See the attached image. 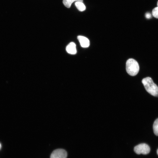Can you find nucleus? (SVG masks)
Instances as JSON below:
<instances>
[{"label": "nucleus", "mask_w": 158, "mask_h": 158, "mask_svg": "<svg viewBox=\"0 0 158 158\" xmlns=\"http://www.w3.org/2000/svg\"><path fill=\"white\" fill-rule=\"evenodd\" d=\"M75 5L77 8L80 11H83L86 9L85 5L82 1H76Z\"/></svg>", "instance_id": "7"}, {"label": "nucleus", "mask_w": 158, "mask_h": 158, "mask_svg": "<svg viewBox=\"0 0 158 158\" xmlns=\"http://www.w3.org/2000/svg\"><path fill=\"white\" fill-rule=\"evenodd\" d=\"M157 6H158V2H157Z\"/></svg>", "instance_id": "14"}, {"label": "nucleus", "mask_w": 158, "mask_h": 158, "mask_svg": "<svg viewBox=\"0 0 158 158\" xmlns=\"http://www.w3.org/2000/svg\"><path fill=\"white\" fill-rule=\"evenodd\" d=\"M142 82L147 92L153 96L158 97V86L151 78L147 77L144 78Z\"/></svg>", "instance_id": "1"}, {"label": "nucleus", "mask_w": 158, "mask_h": 158, "mask_svg": "<svg viewBox=\"0 0 158 158\" xmlns=\"http://www.w3.org/2000/svg\"><path fill=\"white\" fill-rule=\"evenodd\" d=\"M78 39L82 47L86 48L90 45V41L87 37L82 36H78Z\"/></svg>", "instance_id": "5"}, {"label": "nucleus", "mask_w": 158, "mask_h": 158, "mask_svg": "<svg viewBox=\"0 0 158 158\" xmlns=\"http://www.w3.org/2000/svg\"><path fill=\"white\" fill-rule=\"evenodd\" d=\"M145 16L147 18H149L151 16L150 14L149 13H147L146 14Z\"/></svg>", "instance_id": "11"}, {"label": "nucleus", "mask_w": 158, "mask_h": 158, "mask_svg": "<svg viewBox=\"0 0 158 158\" xmlns=\"http://www.w3.org/2000/svg\"><path fill=\"white\" fill-rule=\"evenodd\" d=\"M157 153L158 155V149H157Z\"/></svg>", "instance_id": "12"}, {"label": "nucleus", "mask_w": 158, "mask_h": 158, "mask_svg": "<svg viewBox=\"0 0 158 158\" xmlns=\"http://www.w3.org/2000/svg\"><path fill=\"white\" fill-rule=\"evenodd\" d=\"M75 1L83 2V0H63V3L65 6L67 8H70L72 4Z\"/></svg>", "instance_id": "8"}, {"label": "nucleus", "mask_w": 158, "mask_h": 158, "mask_svg": "<svg viewBox=\"0 0 158 158\" xmlns=\"http://www.w3.org/2000/svg\"><path fill=\"white\" fill-rule=\"evenodd\" d=\"M152 13L154 17L158 18V6L155 7L153 9Z\"/></svg>", "instance_id": "10"}, {"label": "nucleus", "mask_w": 158, "mask_h": 158, "mask_svg": "<svg viewBox=\"0 0 158 158\" xmlns=\"http://www.w3.org/2000/svg\"><path fill=\"white\" fill-rule=\"evenodd\" d=\"M67 156V153L65 150L58 149L53 151L50 158H66Z\"/></svg>", "instance_id": "4"}, {"label": "nucleus", "mask_w": 158, "mask_h": 158, "mask_svg": "<svg viewBox=\"0 0 158 158\" xmlns=\"http://www.w3.org/2000/svg\"><path fill=\"white\" fill-rule=\"evenodd\" d=\"M1 144L0 143V148L1 147Z\"/></svg>", "instance_id": "13"}, {"label": "nucleus", "mask_w": 158, "mask_h": 158, "mask_svg": "<svg viewBox=\"0 0 158 158\" xmlns=\"http://www.w3.org/2000/svg\"><path fill=\"white\" fill-rule=\"evenodd\" d=\"M126 69L127 72L129 75L134 76L139 72V66L138 62L135 60L130 59L126 61Z\"/></svg>", "instance_id": "2"}, {"label": "nucleus", "mask_w": 158, "mask_h": 158, "mask_svg": "<svg viewBox=\"0 0 158 158\" xmlns=\"http://www.w3.org/2000/svg\"><path fill=\"white\" fill-rule=\"evenodd\" d=\"M66 50L67 52L71 54H76L77 50L76 45L73 42H71L66 46Z\"/></svg>", "instance_id": "6"}, {"label": "nucleus", "mask_w": 158, "mask_h": 158, "mask_svg": "<svg viewBox=\"0 0 158 158\" xmlns=\"http://www.w3.org/2000/svg\"><path fill=\"white\" fill-rule=\"evenodd\" d=\"M153 128L154 134L158 136V118L154 121L153 123Z\"/></svg>", "instance_id": "9"}, {"label": "nucleus", "mask_w": 158, "mask_h": 158, "mask_svg": "<svg viewBox=\"0 0 158 158\" xmlns=\"http://www.w3.org/2000/svg\"><path fill=\"white\" fill-rule=\"evenodd\" d=\"M134 151L138 154H146L150 151V148L148 145L145 143H141L135 146Z\"/></svg>", "instance_id": "3"}]
</instances>
